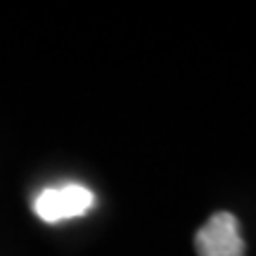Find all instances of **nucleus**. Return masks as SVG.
Instances as JSON below:
<instances>
[{
	"instance_id": "obj_2",
	"label": "nucleus",
	"mask_w": 256,
	"mask_h": 256,
	"mask_svg": "<svg viewBox=\"0 0 256 256\" xmlns=\"http://www.w3.org/2000/svg\"><path fill=\"white\" fill-rule=\"evenodd\" d=\"M200 256H244V240L240 235L238 218L228 211L214 214L194 235Z\"/></svg>"
},
{
	"instance_id": "obj_1",
	"label": "nucleus",
	"mask_w": 256,
	"mask_h": 256,
	"mask_svg": "<svg viewBox=\"0 0 256 256\" xmlns=\"http://www.w3.org/2000/svg\"><path fill=\"white\" fill-rule=\"evenodd\" d=\"M92 202H95V194L86 185L69 183L43 190L34 202V211L46 223H60V220L83 216L86 211H90Z\"/></svg>"
}]
</instances>
